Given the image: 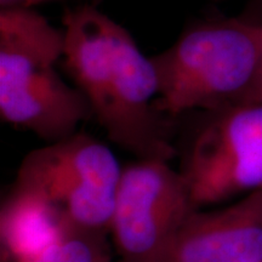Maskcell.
<instances>
[{"label":"cell","instance_id":"obj_1","mask_svg":"<svg viewBox=\"0 0 262 262\" xmlns=\"http://www.w3.org/2000/svg\"><path fill=\"white\" fill-rule=\"evenodd\" d=\"M63 60L111 141L137 159L175 156L155 107V66L123 26L90 4L66 10Z\"/></svg>","mask_w":262,"mask_h":262},{"label":"cell","instance_id":"obj_2","mask_svg":"<svg viewBox=\"0 0 262 262\" xmlns=\"http://www.w3.org/2000/svg\"><path fill=\"white\" fill-rule=\"evenodd\" d=\"M64 33L32 9H0V118L47 143L93 117L77 86L57 73Z\"/></svg>","mask_w":262,"mask_h":262},{"label":"cell","instance_id":"obj_3","mask_svg":"<svg viewBox=\"0 0 262 262\" xmlns=\"http://www.w3.org/2000/svg\"><path fill=\"white\" fill-rule=\"evenodd\" d=\"M150 60L158 79L159 114L178 117L231 106L256 78L262 25L227 19L199 26Z\"/></svg>","mask_w":262,"mask_h":262},{"label":"cell","instance_id":"obj_4","mask_svg":"<svg viewBox=\"0 0 262 262\" xmlns=\"http://www.w3.org/2000/svg\"><path fill=\"white\" fill-rule=\"evenodd\" d=\"M122 170L110 147L77 131L27 153L14 186L44 198L66 226L110 233Z\"/></svg>","mask_w":262,"mask_h":262},{"label":"cell","instance_id":"obj_5","mask_svg":"<svg viewBox=\"0 0 262 262\" xmlns=\"http://www.w3.org/2000/svg\"><path fill=\"white\" fill-rule=\"evenodd\" d=\"M182 168L194 210L262 188V102L209 111Z\"/></svg>","mask_w":262,"mask_h":262},{"label":"cell","instance_id":"obj_6","mask_svg":"<svg viewBox=\"0 0 262 262\" xmlns=\"http://www.w3.org/2000/svg\"><path fill=\"white\" fill-rule=\"evenodd\" d=\"M194 210L181 172L164 159L124 166L110 233L118 262H150Z\"/></svg>","mask_w":262,"mask_h":262},{"label":"cell","instance_id":"obj_7","mask_svg":"<svg viewBox=\"0 0 262 262\" xmlns=\"http://www.w3.org/2000/svg\"><path fill=\"white\" fill-rule=\"evenodd\" d=\"M150 262H262V188L221 209L193 210Z\"/></svg>","mask_w":262,"mask_h":262},{"label":"cell","instance_id":"obj_8","mask_svg":"<svg viewBox=\"0 0 262 262\" xmlns=\"http://www.w3.org/2000/svg\"><path fill=\"white\" fill-rule=\"evenodd\" d=\"M64 227L60 212L44 198L14 186L0 215L3 257L21 262L44 256L58 244Z\"/></svg>","mask_w":262,"mask_h":262},{"label":"cell","instance_id":"obj_9","mask_svg":"<svg viewBox=\"0 0 262 262\" xmlns=\"http://www.w3.org/2000/svg\"><path fill=\"white\" fill-rule=\"evenodd\" d=\"M107 232L66 226L52 262H113Z\"/></svg>","mask_w":262,"mask_h":262},{"label":"cell","instance_id":"obj_10","mask_svg":"<svg viewBox=\"0 0 262 262\" xmlns=\"http://www.w3.org/2000/svg\"><path fill=\"white\" fill-rule=\"evenodd\" d=\"M262 102V60L260 68L256 74L253 84L250 88L245 91L243 96L239 98V101L235 104H245V103H260Z\"/></svg>","mask_w":262,"mask_h":262},{"label":"cell","instance_id":"obj_11","mask_svg":"<svg viewBox=\"0 0 262 262\" xmlns=\"http://www.w3.org/2000/svg\"><path fill=\"white\" fill-rule=\"evenodd\" d=\"M60 0H0L2 9H32L33 6Z\"/></svg>","mask_w":262,"mask_h":262},{"label":"cell","instance_id":"obj_12","mask_svg":"<svg viewBox=\"0 0 262 262\" xmlns=\"http://www.w3.org/2000/svg\"><path fill=\"white\" fill-rule=\"evenodd\" d=\"M56 247H57V245H56ZM56 247L52 249V250L49 251L48 254H45L44 256L38 257V258H33V260L21 261V262H52V261H54V254H55V249H56Z\"/></svg>","mask_w":262,"mask_h":262}]
</instances>
